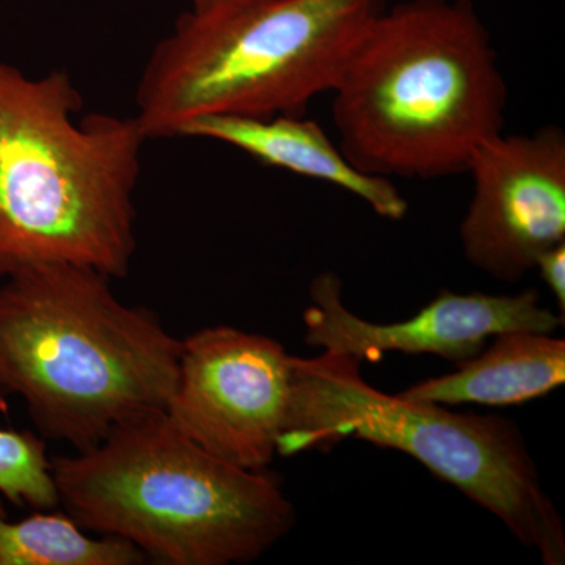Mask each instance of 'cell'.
Returning a JSON list of instances; mask_svg holds the SVG:
<instances>
[{
	"mask_svg": "<svg viewBox=\"0 0 565 565\" xmlns=\"http://www.w3.org/2000/svg\"><path fill=\"white\" fill-rule=\"evenodd\" d=\"M330 93L345 158L386 180L467 173L475 151L504 132L508 85L471 0L385 7Z\"/></svg>",
	"mask_w": 565,
	"mask_h": 565,
	"instance_id": "1",
	"label": "cell"
},
{
	"mask_svg": "<svg viewBox=\"0 0 565 565\" xmlns=\"http://www.w3.org/2000/svg\"><path fill=\"white\" fill-rule=\"evenodd\" d=\"M66 71L25 76L0 61V280L70 264L126 277L147 136L134 117L90 114Z\"/></svg>",
	"mask_w": 565,
	"mask_h": 565,
	"instance_id": "2",
	"label": "cell"
},
{
	"mask_svg": "<svg viewBox=\"0 0 565 565\" xmlns=\"http://www.w3.org/2000/svg\"><path fill=\"white\" fill-rule=\"evenodd\" d=\"M110 281L52 264L0 286V393L21 397L43 437L76 451L166 412L180 373L182 340L118 300Z\"/></svg>",
	"mask_w": 565,
	"mask_h": 565,
	"instance_id": "3",
	"label": "cell"
},
{
	"mask_svg": "<svg viewBox=\"0 0 565 565\" xmlns=\"http://www.w3.org/2000/svg\"><path fill=\"white\" fill-rule=\"evenodd\" d=\"M61 504L81 526L131 542L167 565L245 564L296 525L280 478L223 462L166 412L51 460Z\"/></svg>",
	"mask_w": 565,
	"mask_h": 565,
	"instance_id": "4",
	"label": "cell"
},
{
	"mask_svg": "<svg viewBox=\"0 0 565 565\" xmlns=\"http://www.w3.org/2000/svg\"><path fill=\"white\" fill-rule=\"evenodd\" d=\"M385 0H217L192 7L151 52L136 92L147 139L210 115H303L332 92Z\"/></svg>",
	"mask_w": 565,
	"mask_h": 565,
	"instance_id": "5",
	"label": "cell"
},
{
	"mask_svg": "<svg viewBox=\"0 0 565 565\" xmlns=\"http://www.w3.org/2000/svg\"><path fill=\"white\" fill-rule=\"evenodd\" d=\"M360 366L338 353L292 356L278 455L332 448L345 438L397 449L492 512L523 545L537 550L544 564L565 563L563 519L511 419L457 414L379 392Z\"/></svg>",
	"mask_w": 565,
	"mask_h": 565,
	"instance_id": "6",
	"label": "cell"
},
{
	"mask_svg": "<svg viewBox=\"0 0 565 565\" xmlns=\"http://www.w3.org/2000/svg\"><path fill=\"white\" fill-rule=\"evenodd\" d=\"M291 359L266 334L230 326L199 330L182 340L167 418L223 462L266 470L285 426Z\"/></svg>",
	"mask_w": 565,
	"mask_h": 565,
	"instance_id": "7",
	"label": "cell"
},
{
	"mask_svg": "<svg viewBox=\"0 0 565 565\" xmlns=\"http://www.w3.org/2000/svg\"><path fill=\"white\" fill-rule=\"evenodd\" d=\"M467 173L473 196L460 225L465 256L497 280H522L565 241L563 129L498 134L475 151Z\"/></svg>",
	"mask_w": 565,
	"mask_h": 565,
	"instance_id": "8",
	"label": "cell"
},
{
	"mask_svg": "<svg viewBox=\"0 0 565 565\" xmlns=\"http://www.w3.org/2000/svg\"><path fill=\"white\" fill-rule=\"evenodd\" d=\"M311 305L305 310V343L323 352L377 363L385 353H433L449 362L473 359L487 340L508 332L552 334L564 326L542 307L537 289L516 296L441 291L414 318L393 323L364 321L343 302V285L333 273L311 281Z\"/></svg>",
	"mask_w": 565,
	"mask_h": 565,
	"instance_id": "9",
	"label": "cell"
},
{
	"mask_svg": "<svg viewBox=\"0 0 565 565\" xmlns=\"http://www.w3.org/2000/svg\"><path fill=\"white\" fill-rule=\"evenodd\" d=\"M178 137L222 141L263 166L329 182L352 193L388 221H401L407 214L408 204L392 180L356 169L340 145H334L318 122L303 115H210L182 125Z\"/></svg>",
	"mask_w": 565,
	"mask_h": 565,
	"instance_id": "10",
	"label": "cell"
},
{
	"mask_svg": "<svg viewBox=\"0 0 565 565\" xmlns=\"http://www.w3.org/2000/svg\"><path fill=\"white\" fill-rule=\"evenodd\" d=\"M565 382V341L546 333L497 334L490 348L457 363L456 373L418 382L405 399L440 405H512L546 396Z\"/></svg>",
	"mask_w": 565,
	"mask_h": 565,
	"instance_id": "11",
	"label": "cell"
},
{
	"mask_svg": "<svg viewBox=\"0 0 565 565\" xmlns=\"http://www.w3.org/2000/svg\"><path fill=\"white\" fill-rule=\"evenodd\" d=\"M70 515L33 514L11 522L0 497V565H136L147 556L114 535L90 537Z\"/></svg>",
	"mask_w": 565,
	"mask_h": 565,
	"instance_id": "12",
	"label": "cell"
},
{
	"mask_svg": "<svg viewBox=\"0 0 565 565\" xmlns=\"http://www.w3.org/2000/svg\"><path fill=\"white\" fill-rule=\"evenodd\" d=\"M0 497L13 504H61L46 445L31 433L0 429Z\"/></svg>",
	"mask_w": 565,
	"mask_h": 565,
	"instance_id": "13",
	"label": "cell"
},
{
	"mask_svg": "<svg viewBox=\"0 0 565 565\" xmlns=\"http://www.w3.org/2000/svg\"><path fill=\"white\" fill-rule=\"evenodd\" d=\"M534 269H539L542 280L555 296L561 321H565V241L548 248L539 256Z\"/></svg>",
	"mask_w": 565,
	"mask_h": 565,
	"instance_id": "14",
	"label": "cell"
},
{
	"mask_svg": "<svg viewBox=\"0 0 565 565\" xmlns=\"http://www.w3.org/2000/svg\"><path fill=\"white\" fill-rule=\"evenodd\" d=\"M211 2H217V0H192V7H202Z\"/></svg>",
	"mask_w": 565,
	"mask_h": 565,
	"instance_id": "15",
	"label": "cell"
}]
</instances>
